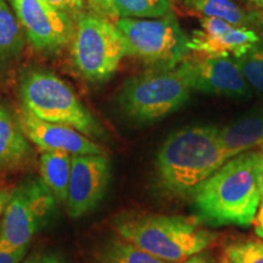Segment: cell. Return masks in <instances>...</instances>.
<instances>
[{
	"instance_id": "1",
	"label": "cell",
	"mask_w": 263,
	"mask_h": 263,
	"mask_svg": "<svg viewBox=\"0 0 263 263\" xmlns=\"http://www.w3.org/2000/svg\"><path fill=\"white\" fill-rule=\"evenodd\" d=\"M261 151L251 150L227 161L192 195L199 217L213 227H249L262 196L257 180Z\"/></svg>"
},
{
	"instance_id": "2",
	"label": "cell",
	"mask_w": 263,
	"mask_h": 263,
	"mask_svg": "<svg viewBox=\"0 0 263 263\" xmlns=\"http://www.w3.org/2000/svg\"><path fill=\"white\" fill-rule=\"evenodd\" d=\"M218 132L217 127L195 126L167 138L156 156L157 178L164 192L174 197L192 196L227 162Z\"/></svg>"
},
{
	"instance_id": "3",
	"label": "cell",
	"mask_w": 263,
	"mask_h": 263,
	"mask_svg": "<svg viewBox=\"0 0 263 263\" xmlns=\"http://www.w3.org/2000/svg\"><path fill=\"white\" fill-rule=\"evenodd\" d=\"M118 236L170 263H179L209 250L216 233L195 218L143 213L121 217L115 224Z\"/></svg>"
},
{
	"instance_id": "4",
	"label": "cell",
	"mask_w": 263,
	"mask_h": 263,
	"mask_svg": "<svg viewBox=\"0 0 263 263\" xmlns=\"http://www.w3.org/2000/svg\"><path fill=\"white\" fill-rule=\"evenodd\" d=\"M194 89L192 58L168 68H150L124 82L118 95L121 110L139 123L162 120L188 101Z\"/></svg>"
},
{
	"instance_id": "5",
	"label": "cell",
	"mask_w": 263,
	"mask_h": 263,
	"mask_svg": "<svg viewBox=\"0 0 263 263\" xmlns=\"http://www.w3.org/2000/svg\"><path fill=\"white\" fill-rule=\"evenodd\" d=\"M24 106L43 121L74 128L88 138H104L105 130L60 77L44 68H28L20 77Z\"/></svg>"
},
{
	"instance_id": "6",
	"label": "cell",
	"mask_w": 263,
	"mask_h": 263,
	"mask_svg": "<svg viewBox=\"0 0 263 263\" xmlns=\"http://www.w3.org/2000/svg\"><path fill=\"white\" fill-rule=\"evenodd\" d=\"M74 68L84 80L99 83L111 78L128 55L126 41L114 21L91 11L76 20L71 42Z\"/></svg>"
},
{
	"instance_id": "7",
	"label": "cell",
	"mask_w": 263,
	"mask_h": 263,
	"mask_svg": "<svg viewBox=\"0 0 263 263\" xmlns=\"http://www.w3.org/2000/svg\"><path fill=\"white\" fill-rule=\"evenodd\" d=\"M115 25L126 41L128 55L151 68H168L188 57V35L173 11L155 18H118Z\"/></svg>"
},
{
	"instance_id": "8",
	"label": "cell",
	"mask_w": 263,
	"mask_h": 263,
	"mask_svg": "<svg viewBox=\"0 0 263 263\" xmlns=\"http://www.w3.org/2000/svg\"><path fill=\"white\" fill-rule=\"evenodd\" d=\"M55 202L42 179H27L12 189L0 221V244L9 249L28 246L48 223Z\"/></svg>"
},
{
	"instance_id": "9",
	"label": "cell",
	"mask_w": 263,
	"mask_h": 263,
	"mask_svg": "<svg viewBox=\"0 0 263 263\" xmlns=\"http://www.w3.org/2000/svg\"><path fill=\"white\" fill-rule=\"evenodd\" d=\"M28 41L39 51L54 52L70 44L76 22L44 0H11Z\"/></svg>"
},
{
	"instance_id": "10",
	"label": "cell",
	"mask_w": 263,
	"mask_h": 263,
	"mask_svg": "<svg viewBox=\"0 0 263 263\" xmlns=\"http://www.w3.org/2000/svg\"><path fill=\"white\" fill-rule=\"evenodd\" d=\"M110 161L105 155H72L66 206L72 218L89 213L103 199L110 180Z\"/></svg>"
},
{
	"instance_id": "11",
	"label": "cell",
	"mask_w": 263,
	"mask_h": 263,
	"mask_svg": "<svg viewBox=\"0 0 263 263\" xmlns=\"http://www.w3.org/2000/svg\"><path fill=\"white\" fill-rule=\"evenodd\" d=\"M258 32L218 18L200 17V27L189 38V50L207 57H241L262 41Z\"/></svg>"
},
{
	"instance_id": "12",
	"label": "cell",
	"mask_w": 263,
	"mask_h": 263,
	"mask_svg": "<svg viewBox=\"0 0 263 263\" xmlns=\"http://www.w3.org/2000/svg\"><path fill=\"white\" fill-rule=\"evenodd\" d=\"M17 121L29 143L42 151L62 150L71 155H105L103 147L74 128L43 121L22 106Z\"/></svg>"
},
{
	"instance_id": "13",
	"label": "cell",
	"mask_w": 263,
	"mask_h": 263,
	"mask_svg": "<svg viewBox=\"0 0 263 263\" xmlns=\"http://www.w3.org/2000/svg\"><path fill=\"white\" fill-rule=\"evenodd\" d=\"M192 61L195 90L233 99H248L251 95V88L235 59L197 54Z\"/></svg>"
},
{
	"instance_id": "14",
	"label": "cell",
	"mask_w": 263,
	"mask_h": 263,
	"mask_svg": "<svg viewBox=\"0 0 263 263\" xmlns=\"http://www.w3.org/2000/svg\"><path fill=\"white\" fill-rule=\"evenodd\" d=\"M219 144L226 161L263 146V110L255 108L219 128Z\"/></svg>"
},
{
	"instance_id": "15",
	"label": "cell",
	"mask_w": 263,
	"mask_h": 263,
	"mask_svg": "<svg viewBox=\"0 0 263 263\" xmlns=\"http://www.w3.org/2000/svg\"><path fill=\"white\" fill-rule=\"evenodd\" d=\"M184 5L200 17L218 18L256 32L263 26V15L256 11H248L233 0H184Z\"/></svg>"
},
{
	"instance_id": "16",
	"label": "cell",
	"mask_w": 263,
	"mask_h": 263,
	"mask_svg": "<svg viewBox=\"0 0 263 263\" xmlns=\"http://www.w3.org/2000/svg\"><path fill=\"white\" fill-rule=\"evenodd\" d=\"M32 155L31 143L14 117L0 106V170L24 163Z\"/></svg>"
},
{
	"instance_id": "17",
	"label": "cell",
	"mask_w": 263,
	"mask_h": 263,
	"mask_svg": "<svg viewBox=\"0 0 263 263\" xmlns=\"http://www.w3.org/2000/svg\"><path fill=\"white\" fill-rule=\"evenodd\" d=\"M71 167L72 155L66 151H43L39 157L42 182L59 202H66Z\"/></svg>"
},
{
	"instance_id": "18",
	"label": "cell",
	"mask_w": 263,
	"mask_h": 263,
	"mask_svg": "<svg viewBox=\"0 0 263 263\" xmlns=\"http://www.w3.org/2000/svg\"><path fill=\"white\" fill-rule=\"evenodd\" d=\"M24 48V28L5 0H0V64L18 58Z\"/></svg>"
},
{
	"instance_id": "19",
	"label": "cell",
	"mask_w": 263,
	"mask_h": 263,
	"mask_svg": "<svg viewBox=\"0 0 263 263\" xmlns=\"http://www.w3.org/2000/svg\"><path fill=\"white\" fill-rule=\"evenodd\" d=\"M176 0H112L118 18H155L173 11Z\"/></svg>"
},
{
	"instance_id": "20",
	"label": "cell",
	"mask_w": 263,
	"mask_h": 263,
	"mask_svg": "<svg viewBox=\"0 0 263 263\" xmlns=\"http://www.w3.org/2000/svg\"><path fill=\"white\" fill-rule=\"evenodd\" d=\"M100 263H170L144 251L122 238L108 241L100 254Z\"/></svg>"
},
{
	"instance_id": "21",
	"label": "cell",
	"mask_w": 263,
	"mask_h": 263,
	"mask_svg": "<svg viewBox=\"0 0 263 263\" xmlns=\"http://www.w3.org/2000/svg\"><path fill=\"white\" fill-rule=\"evenodd\" d=\"M234 59L251 90L263 100V38L245 54Z\"/></svg>"
},
{
	"instance_id": "22",
	"label": "cell",
	"mask_w": 263,
	"mask_h": 263,
	"mask_svg": "<svg viewBox=\"0 0 263 263\" xmlns=\"http://www.w3.org/2000/svg\"><path fill=\"white\" fill-rule=\"evenodd\" d=\"M224 257L230 263H263V241L257 239H241L229 242Z\"/></svg>"
},
{
	"instance_id": "23",
	"label": "cell",
	"mask_w": 263,
	"mask_h": 263,
	"mask_svg": "<svg viewBox=\"0 0 263 263\" xmlns=\"http://www.w3.org/2000/svg\"><path fill=\"white\" fill-rule=\"evenodd\" d=\"M44 2L59 11L64 12L74 22L78 16L83 12L84 0H44Z\"/></svg>"
},
{
	"instance_id": "24",
	"label": "cell",
	"mask_w": 263,
	"mask_h": 263,
	"mask_svg": "<svg viewBox=\"0 0 263 263\" xmlns=\"http://www.w3.org/2000/svg\"><path fill=\"white\" fill-rule=\"evenodd\" d=\"M89 11L111 21H117L118 17L114 10L112 0H87Z\"/></svg>"
},
{
	"instance_id": "25",
	"label": "cell",
	"mask_w": 263,
	"mask_h": 263,
	"mask_svg": "<svg viewBox=\"0 0 263 263\" xmlns=\"http://www.w3.org/2000/svg\"><path fill=\"white\" fill-rule=\"evenodd\" d=\"M27 246L20 249H9L0 244V263H21L24 261Z\"/></svg>"
},
{
	"instance_id": "26",
	"label": "cell",
	"mask_w": 263,
	"mask_h": 263,
	"mask_svg": "<svg viewBox=\"0 0 263 263\" xmlns=\"http://www.w3.org/2000/svg\"><path fill=\"white\" fill-rule=\"evenodd\" d=\"M179 263H217L215 256L212 255L211 251L209 250H205V251L199 252V254H195L190 256L189 258L184 259V261Z\"/></svg>"
},
{
	"instance_id": "27",
	"label": "cell",
	"mask_w": 263,
	"mask_h": 263,
	"mask_svg": "<svg viewBox=\"0 0 263 263\" xmlns=\"http://www.w3.org/2000/svg\"><path fill=\"white\" fill-rule=\"evenodd\" d=\"M255 224V232L257 234L258 238L263 240V199L261 200V203H259L257 215H256V218L254 221Z\"/></svg>"
},
{
	"instance_id": "28",
	"label": "cell",
	"mask_w": 263,
	"mask_h": 263,
	"mask_svg": "<svg viewBox=\"0 0 263 263\" xmlns=\"http://www.w3.org/2000/svg\"><path fill=\"white\" fill-rule=\"evenodd\" d=\"M259 160H258V167H257V180H258V186L259 192H261V196L263 199V146L259 147Z\"/></svg>"
},
{
	"instance_id": "29",
	"label": "cell",
	"mask_w": 263,
	"mask_h": 263,
	"mask_svg": "<svg viewBox=\"0 0 263 263\" xmlns=\"http://www.w3.org/2000/svg\"><path fill=\"white\" fill-rule=\"evenodd\" d=\"M11 189L6 188H0V218H2L3 212H4V209L8 203L10 196H11Z\"/></svg>"
},
{
	"instance_id": "30",
	"label": "cell",
	"mask_w": 263,
	"mask_h": 263,
	"mask_svg": "<svg viewBox=\"0 0 263 263\" xmlns=\"http://www.w3.org/2000/svg\"><path fill=\"white\" fill-rule=\"evenodd\" d=\"M39 263H61V261L57 257V256L49 255V256H44V257H41Z\"/></svg>"
},
{
	"instance_id": "31",
	"label": "cell",
	"mask_w": 263,
	"mask_h": 263,
	"mask_svg": "<svg viewBox=\"0 0 263 263\" xmlns=\"http://www.w3.org/2000/svg\"><path fill=\"white\" fill-rule=\"evenodd\" d=\"M39 259H41V256L34 255V256H31V257L27 259H25V261H22L21 263H39Z\"/></svg>"
},
{
	"instance_id": "32",
	"label": "cell",
	"mask_w": 263,
	"mask_h": 263,
	"mask_svg": "<svg viewBox=\"0 0 263 263\" xmlns=\"http://www.w3.org/2000/svg\"><path fill=\"white\" fill-rule=\"evenodd\" d=\"M246 2L252 3V4H256L257 6H259L261 9H263V0H246Z\"/></svg>"
},
{
	"instance_id": "33",
	"label": "cell",
	"mask_w": 263,
	"mask_h": 263,
	"mask_svg": "<svg viewBox=\"0 0 263 263\" xmlns=\"http://www.w3.org/2000/svg\"><path fill=\"white\" fill-rule=\"evenodd\" d=\"M219 263H230V262L224 257V256H222V258H221V261H219Z\"/></svg>"
}]
</instances>
